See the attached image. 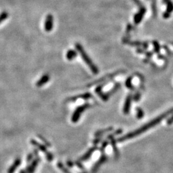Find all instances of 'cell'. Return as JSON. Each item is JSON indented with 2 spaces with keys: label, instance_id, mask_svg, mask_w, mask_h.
I'll use <instances>...</instances> for the list:
<instances>
[{
  "label": "cell",
  "instance_id": "cell-30",
  "mask_svg": "<svg viewBox=\"0 0 173 173\" xmlns=\"http://www.w3.org/2000/svg\"><path fill=\"white\" fill-rule=\"evenodd\" d=\"M101 139H100V138H97V139H95V140L93 141V144L95 145V144H97L99 143H100V142L101 141Z\"/></svg>",
  "mask_w": 173,
  "mask_h": 173
},
{
  "label": "cell",
  "instance_id": "cell-22",
  "mask_svg": "<svg viewBox=\"0 0 173 173\" xmlns=\"http://www.w3.org/2000/svg\"><path fill=\"white\" fill-rule=\"evenodd\" d=\"M8 17H9V14L7 12H3L2 13L0 14V24H1L3 21H4Z\"/></svg>",
  "mask_w": 173,
  "mask_h": 173
},
{
  "label": "cell",
  "instance_id": "cell-10",
  "mask_svg": "<svg viewBox=\"0 0 173 173\" xmlns=\"http://www.w3.org/2000/svg\"><path fill=\"white\" fill-rule=\"evenodd\" d=\"M107 157L106 155H104V154H103V155L100 157V158L99 159L98 161L94 164L93 168H92V172H96L103 164L107 162Z\"/></svg>",
  "mask_w": 173,
  "mask_h": 173
},
{
  "label": "cell",
  "instance_id": "cell-7",
  "mask_svg": "<svg viewBox=\"0 0 173 173\" xmlns=\"http://www.w3.org/2000/svg\"><path fill=\"white\" fill-rule=\"evenodd\" d=\"M107 83H104L102 85H100V86H98L97 87H96V90H95V92H96V93L97 94H98V96H100L101 99H102V100L104 101H106L108 100V98L109 97L107 96V93L106 94H104V93H103V92H102V89H103V86L105 85Z\"/></svg>",
  "mask_w": 173,
  "mask_h": 173
},
{
  "label": "cell",
  "instance_id": "cell-24",
  "mask_svg": "<svg viewBox=\"0 0 173 173\" xmlns=\"http://www.w3.org/2000/svg\"><path fill=\"white\" fill-rule=\"evenodd\" d=\"M153 45H154V51H155L156 53H158L160 51V46L158 44V43L157 42H153Z\"/></svg>",
  "mask_w": 173,
  "mask_h": 173
},
{
  "label": "cell",
  "instance_id": "cell-12",
  "mask_svg": "<svg viewBox=\"0 0 173 173\" xmlns=\"http://www.w3.org/2000/svg\"><path fill=\"white\" fill-rule=\"evenodd\" d=\"M40 162V158L37 156V158L34 160L33 162L30 165H29L27 168V173H33L34 172L39 162Z\"/></svg>",
  "mask_w": 173,
  "mask_h": 173
},
{
  "label": "cell",
  "instance_id": "cell-11",
  "mask_svg": "<svg viewBox=\"0 0 173 173\" xmlns=\"http://www.w3.org/2000/svg\"><path fill=\"white\" fill-rule=\"evenodd\" d=\"M97 147L96 146L90 148V149H89L87 151V152H86L84 154V155H83L81 158L79 159V162H84V161H86V160H87L92 156V153H94V151L97 150Z\"/></svg>",
  "mask_w": 173,
  "mask_h": 173
},
{
  "label": "cell",
  "instance_id": "cell-1",
  "mask_svg": "<svg viewBox=\"0 0 173 173\" xmlns=\"http://www.w3.org/2000/svg\"><path fill=\"white\" fill-rule=\"evenodd\" d=\"M171 112V111H169V112H167L162 115H160L159 117H158L156 119H154V120L151 121V122H148L147 125H144L143 126H142L140 127L139 129H136V130L132 132H130V133H129L128 134H126V135H124V136H122V137L119 138V139H117V142H123V141H125V140H127L128 139H131L135 137H137V136L142 134L143 133H144V132L148 130L150 128L154 126L155 125H158V123L161 121L164 118H165V117L167 116V115H168Z\"/></svg>",
  "mask_w": 173,
  "mask_h": 173
},
{
  "label": "cell",
  "instance_id": "cell-13",
  "mask_svg": "<svg viewBox=\"0 0 173 173\" xmlns=\"http://www.w3.org/2000/svg\"><path fill=\"white\" fill-rule=\"evenodd\" d=\"M31 143H32V145L35 146L36 147H37L38 148V150H39L40 151H42L43 153H46V154H48L49 152L47 151V149H46V147L44 145V144H40L39 143H37L35 140H31Z\"/></svg>",
  "mask_w": 173,
  "mask_h": 173
},
{
  "label": "cell",
  "instance_id": "cell-2",
  "mask_svg": "<svg viewBox=\"0 0 173 173\" xmlns=\"http://www.w3.org/2000/svg\"><path fill=\"white\" fill-rule=\"evenodd\" d=\"M75 46H76L77 51L80 53V55H81V56H82L83 60H84L86 64H87V65L89 67V68L91 69L92 72H93V74H94V75H97L98 72H99L98 68L96 67V65L93 62H92V60L89 58V57L88 56V55L86 53L85 51L83 49L82 45L80 44H78V43H77V44H76Z\"/></svg>",
  "mask_w": 173,
  "mask_h": 173
},
{
  "label": "cell",
  "instance_id": "cell-17",
  "mask_svg": "<svg viewBox=\"0 0 173 173\" xmlns=\"http://www.w3.org/2000/svg\"><path fill=\"white\" fill-rule=\"evenodd\" d=\"M113 130V128L112 127H109L107 128H105L104 129H101V130H99L97 132H96L94 133V136L96 137H101L103 135H104V133H107L108 132H110L111 131Z\"/></svg>",
  "mask_w": 173,
  "mask_h": 173
},
{
  "label": "cell",
  "instance_id": "cell-28",
  "mask_svg": "<svg viewBox=\"0 0 173 173\" xmlns=\"http://www.w3.org/2000/svg\"><path fill=\"white\" fill-rule=\"evenodd\" d=\"M38 137H39L40 138V139H41V140H42L43 142H44V143L45 144H46V145H47L48 146H49V147H50V146H51V144H50V143H48V141H47V140H46V139H44V137H42V136H41V135H38Z\"/></svg>",
  "mask_w": 173,
  "mask_h": 173
},
{
  "label": "cell",
  "instance_id": "cell-8",
  "mask_svg": "<svg viewBox=\"0 0 173 173\" xmlns=\"http://www.w3.org/2000/svg\"><path fill=\"white\" fill-rule=\"evenodd\" d=\"M146 10L144 7H142L139 12H138L137 14H136L134 16V23L136 24H139L141 21H142V19H143V17L146 13Z\"/></svg>",
  "mask_w": 173,
  "mask_h": 173
},
{
  "label": "cell",
  "instance_id": "cell-20",
  "mask_svg": "<svg viewBox=\"0 0 173 173\" xmlns=\"http://www.w3.org/2000/svg\"><path fill=\"white\" fill-rule=\"evenodd\" d=\"M132 76H129L128 77L126 80V82H125V85L126 86V87L129 89H130V90H134L135 88H134V86L133 85H132Z\"/></svg>",
  "mask_w": 173,
  "mask_h": 173
},
{
  "label": "cell",
  "instance_id": "cell-33",
  "mask_svg": "<svg viewBox=\"0 0 173 173\" xmlns=\"http://www.w3.org/2000/svg\"><path fill=\"white\" fill-rule=\"evenodd\" d=\"M20 173H26V172L24 171H21L20 172Z\"/></svg>",
  "mask_w": 173,
  "mask_h": 173
},
{
  "label": "cell",
  "instance_id": "cell-14",
  "mask_svg": "<svg viewBox=\"0 0 173 173\" xmlns=\"http://www.w3.org/2000/svg\"><path fill=\"white\" fill-rule=\"evenodd\" d=\"M21 159L19 158H16L13 164H12L9 169L8 173H14L16 170V169L21 165Z\"/></svg>",
  "mask_w": 173,
  "mask_h": 173
},
{
  "label": "cell",
  "instance_id": "cell-29",
  "mask_svg": "<svg viewBox=\"0 0 173 173\" xmlns=\"http://www.w3.org/2000/svg\"><path fill=\"white\" fill-rule=\"evenodd\" d=\"M34 158V154L33 153H30L28 154V155L27 157V162H30L32 160V159Z\"/></svg>",
  "mask_w": 173,
  "mask_h": 173
},
{
  "label": "cell",
  "instance_id": "cell-25",
  "mask_svg": "<svg viewBox=\"0 0 173 173\" xmlns=\"http://www.w3.org/2000/svg\"><path fill=\"white\" fill-rule=\"evenodd\" d=\"M108 143L107 140H105V141L103 142L102 145H101V147H100V151H101V152H103V151H104V149H105V147L108 146Z\"/></svg>",
  "mask_w": 173,
  "mask_h": 173
},
{
  "label": "cell",
  "instance_id": "cell-21",
  "mask_svg": "<svg viewBox=\"0 0 173 173\" xmlns=\"http://www.w3.org/2000/svg\"><path fill=\"white\" fill-rule=\"evenodd\" d=\"M136 111H137V117L139 119H140L143 118V117H144V112H143V110H142L140 107H137V108H136Z\"/></svg>",
  "mask_w": 173,
  "mask_h": 173
},
{
  "label": "cell",
  "instance_id": "cell-9",
  "mask_svg": "<svg viewBox=\"0 0 173 173\" xmlns=\"http://www.w3.org/2000/svg\"><path fill=\"white\" fill-rule=\"evenodd\" d=\"M91 97H92V95L90 93H89V92H86V93H85V94L77 95L76 96H73V97H71L70 98H68L66 101H76L78 99L89 100V99H90Z\"/></svg>",
  "mask_w": 173,
  "mask_h": 173
},
{
  "label": "cell",
  "instance_id": "cell-16",
  "mask_svg": "<svg viewBox=\"0 0 173 173\" xmlns=\"http://www.w3.org/2000/svg\"><path fill=\"white\" fill-rule=\"evenodd\" d=\"M173 11V3L171 2H168V7H167V10L164 14V18H168L170 16V14L171 12Z\"/></svg>",
  "mask_w": 173,
  "mask_h": 173
},
{
  "label": "cell",
  "instance_id": "cell-19",
  "mask_svg": "<svg viewBox=\"0 0 173 173\" xmlns=\"http://www.w3.org/2000/svg\"><path fill=\"white\" fill-rule=\"evenodd\" d=\"M107 138L108 139H110L111 144H112V148L114 150V151L115 153V155H117V157H118L119 156V152H118V150H117V149L116 140L114 139V137H110V136H108Z\"/></svg>",
  "mask_w": 173,
  "mask_h": 173
},
{
  "label": "cell",
  "instance_id": "cell-18",
  "mask_svg": "<svg viewBox=\"0 0 173 173\" xmlns=\"http://www.w3.org/2000/svg\"><path fill=\"white\" fill-rule=\"evenodd\" d=\"M77 57V52L73 49H70V50L68 51L66 54V57L67 60H72L74 58H75Z\"/></svg>",
  "mask_w": 173,
  "mask_h": 173
},
{
  "label": "cell",
  "instance_id": "cell-3",
  "mask_svg": "<svg viewBox=\"0 0 173 173\" xmlns=\"http://www.w3.org/2000/svg\"><path fill=\"white\" fill-rule=\"evenodd\" d=\"M90 107V104L89 103H85L82 106L78 107L76 110L75 112H74L72 116V121L73 122H76L79 119V117L81 116L82 114L84 112L85 110H86L87 108H89Z\"/></svg>",
  "mask_w": 173,
  "mask_h": 173
},
{
  "label": "cell",
  "instance_id": "cell-4",
  "mask_svg": "<svg viewBox=\"0 0 173 173\" xmlns=\"http://www.w3.org/2000/svg\"><path fill=\"white\" fill-rule=\"evenodd\" d=\"M53 28V17L51 14H48L46 18L44 29L48 32H51Z\"/></svg>",
  "mask_w": 173,
  "mask_h": 173
},
{
  "label": "cell",
  "instance_id": "cell-27",
  "mask_svg": "<svg viewBox=\"0 0 173 173\" xmlns=\"http://www.w3.org/2000/svg\"><path fill=\"white\" fill-rule=\"evenodd\" d=\"M122 132V129H117V130H116L113 134H110V135H109L108 136H110V137H114L115 135H119V134H121Z\"/></svg>",
  "mask_w": 173,
  "mask_h": 173
},
{
  "label": "cell",
  "instance_id": "cell-23",
  "mask_svg": "<svg viewBox=\"0 0 173 173\" xmlns=\"http://www.w3.org/2000/svg\"><path fill=\"white\" fill-rule=\"evenodd\" d=\"M141 97V93L140 92L137 91V92H136L135 94L134 95V96L133 97V100L135 101H138L140 99Z\"/></svg>",
  "mask_w": 173,
  "mask_h": 173
},
{
  "label": "cell",
  "instance_id": "cell-6",
  "mask_svg": "<svg viewBox=\"0 0 173 173\" xmlns=\"http://www.w3.org/2000/svg\"><path fill=\"white\" fill-rule=\"evenodd\" d=\"M133 99V96L132 94H129L126 98L125 103L124 104V108H123V112L125 115H128L130 110L131 105H132V101Z\"/></svg>",
  "mask_w": 173,
  "mask_h": 173
},
{
  "label": "cell",
  "instance_id": "cell-32",
  "mask_svg": "<svg viewBox=\"0 0 173 173\" xmlns=\"http://www.w3.org/2000/svg\"><path fill=\"white\" fill-rule=\"evenodd\" d=\"M67 164L68 166H69V167H72L74 165V164L71 161V160H69V161H67Z\"/></svg>",
  "mask_w": 173,
  "mask_h": 173
},
{
  "label": "cell",
  "instance_id": "cell-31",
  "mask_svg": "<svg viewBox=\"0 0 173 173\" xmlns=\"http://www.w3.org/2000/svg\"><path fill=\"white\" fill-rule=\"evenodd\" d=\"M75 164H76V165H77L79 168H82L83 169V165H82V164L79 162H79H75Z\"/></svg>",
  "mask_w": 173,
  "mask_h": 173
},
{
  "label": "cell",
  "instance_id": "cell-26",
  "mask_svg": "<svg viewBox=\"0 0 173 173\" xmlns=\"http://www.w3.org/2000/svg\"><path fill=\"white\" fill-rule=\"evenodd\" d=\"M46 159L48 160V161H49V162H51L53 159V158H54L53 154L50 152H49L48 154H46Z\"/></svg>",
  "mask_w": 173,
  "mask_h": 173
},
{
  "label": "cell",
  "instance_id": "cell-5",
  "mask_svg": "<svg viewBox=\"0 0 173 173\" xmlns=\"http://www.w3.org/2000/svg\"><path fill=\"white\" fill-rule=\"evenodd\" d=\"M120 73V72H114L113 74H110V75H108L105 76H103L102 78L101 79H99L97 80H96V81L94 82H92L91 83H89L87 86L88 87H90V86H93L96 84H97V83H101V82H103L104 81H107V80L108 79H112L115 76L117 75H119V74Z\"/></svg>",
  "mask_w": 173,
  "mask_h": 173
},
{
  "label": "cell",
  "instance_id": "cell-15",
  "mask_svg": "<svg viewBox=\"0 0 173 173\" xmlns=\"http://www.w3.org/2000/svg\"><path fill=\"white\" fill-rule=\"evenodd\" d=\"M49 79H50V77H49V76L48 75H43L41 78V79L39 80V81H37V82L36 85L39 86V87H40V86L45 85L49 81Z\"/></svg>",
  "mask_w": 173,
  "mask_h": 173
}]
</instances>
